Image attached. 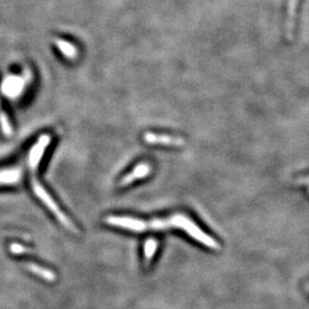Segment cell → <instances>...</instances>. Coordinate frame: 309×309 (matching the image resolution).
I'll return each instance as SVG.
<instances>
[{
    "instance_id": "obj_1",
    "label": "cell",
    "mask_w": 309,
    "mask_h": 309,
    "mask_svg": "<svg viewBox=\"0 0 309 309\" xmlns=\"http://www.w3.org/2000/svg\"><path fill=\"white\" fill-rule=\"evenodd\" d=\"M105 222L107 225L123 228V229L131 230V231H146V230H165L168 228H179L183 231H186L191 238L196 239L199 243L204 244L210 249L219 250L220 245L218 242L206 234L200 228L196 225V223L190 220L187 216L183 214H177V216H172L168 219H155L151 221H143L140 219H134L131 217H117V216H110L105 219Z\"/></svg>"
},
{
    "instance_id": "obj_2",
    "label": "cell",
    "mask_w": 309,
    "mask_h": 309,
    "mask_svg": "<svg viewBox=\"0 0 309 309\" xmlns=\"http://www.w3.org/2000/svg\"><path fill=\"white\" fill-rule=\"evenodd\" d=\"M52 142V136L51 134H42L38 138V140L36 141L32 147L30 148L26 155V167L29 169V176H30V183L32 187L33 194L38 197V199L46 206L48 211L54 216L60 223H62L65 228H68L71 231H77L76 229L75 223L70 220L68 216L62 211L61 208L57 205L54 198L49 195V192L45 189V187L40 183L38 180V167L40 165V162L44 158L45 152L48 146Z\"/></svg>"
},
{
    "instance_id": "obj_3",
    "label": "cell",
    "mask_w": 309,
    "mask_h": 309,
    "mask_svg": "<svg viewBox=\"0 0 309 309\" xmlns=\"http://www.w3.org/2000/svg\"><path fill=\"white\" fill-rule=\"evenodd\" d=\"M143 140L149 145H160L168 147H183L186 145V141L182 138L167 135V134H157L147 132L143 134Z\"/></svg>"
},
{
    "instance_id": "obj_4",
    "label": "cell",
    "mask_w": 309,
    "mask_h": 309,
    "mask_svg": "<svg viewBox=\"0 0 309 309\" xmlns=\"http://www.w3.org/2000/svg\"><path fill=\"white\" fill-rule=\"evenodd\" d=\"M23 179V168L21 165L0 167V186H17Z\"/></svg>"
},
{
    "instance_id": "obj_5",
    "label": "cell",
    "mask_w": 309,
    "mask_h": 309,
    "mask_svg": "<svg viewBox=\"0 0 309 309\" xmlns=\"http://www.w3.org/2000/svg\"><path fill=\"white\" fill-rule=\"evenodd\" d=\"M150 172H151V166L149 164H147V163L139 164L138 166H135L132 169V172L126 174V176H125L122 180H120L119 186L120 187L129 186L134 181L140 180V179L148 177L150 174Z\"/></svg>"
},
{
    "instance_id": "obj_6",
    "label": "cell",
    "mask_w": 309,
    "mask_h": 309,
    "mask_svg": "<svg viewBox=\"0 0 309 309\" xmlns=\"http://www.w3.org/2000/svg\"><path fill=\"white\" fill-rule=\"evenodd\" d=\"M298 0H289L288 4V20H286V35L290 40L293 39L295 12H297Z\"/></svg>"
},
{
    "instance_id": "obj_7",
    "label": "cell",
    "mask_w": 309,
    "mask_h": 309,
    "mask_svg": "<svg viewBox=\"0 0 309 309\" xmlns=\"http://www.w3.org/2000/svg\"><path fill=\"white\" fill-rule=\"evenodd\" d=\"M26 268H28L31 272H33L35 275L42 277V279L46 280V281L52 282V281L56 280V275L54 274V272L51 271L49 269H46V268H44V267H40L39 265H37V263H32V262L26 263Z\"/></svg>"
},
{
    "instance_id": "obj_8",
    "label": "cell",
    "mask_w": 309,
    "mask_h": 309,
    "mask_svg": "<svg viewBox=\"0 0 309 309\" xmlns=\"http://www.w3.org/2000/svg\"><path fill=\"white\" fill-rule=\"evenodd\" d=\"M56 47L60 49V52L68 59H76L77 57V48H76L75 45L70 44L69 42L63 39H56L55 40Z\"/></svg>"
},
{
    "instance_id": "obj_9",
    "label": "cell",
    "mask_w": 309,
    "mask_h": 309,
    "mask_svg": "<svg viewBox=\"0 0 309 309\" xmlns=\"http://www.w3.org/2000/svg\"><path fill=\"white\" fill-rule=\"evenodd\" d=\"M23 79L13 77L11 80H5L3 84V91L5 92L7 95H16L20 89L23 86Z\"/></svg>"
},
{
    "instance_id": "obj_10",
    "label": "cell",
    "mask_w": 309,
    "mask_h": 309,
    "mask_svg": "<svg viewBox=\"0 0 309 309\" xmlns=\"http://www.w3.org/2000/svg\"><path fill=\"white\" fill-rule=\"evenodd\" d=\"M0 127H2L3 133L7 136H10L11 134L13 133V128H12L10 117L7 116L6 111L4 110V107L2 105V102H0Z\"/></svg>"
},
{
    "instance_id": "obj_11",
    "label": "cell",
    "mask_w": 309,
    "mask_h": 309,
    "mask_svg": "<svg viewBox=\"0 0 309 309\" xmlns=\"http://www.w3.org/2000/svg\"><path fill=\"white\" fill-rule=\"evenodd\" d=\"M157 241L154 238H149L145 242V246H143V250H145V260L146 265H149L151 259L154 258V254L157 250Z\"/></svg>"
},
{
    "instance_id": "obj_12",
    "label": "cell",
    "mask_w": 309,
    "mask_h": 309,
    "mask_svg": "<svg viewBox=\"0 0 309 309\" xmlns=\"http://www.w3.org/2000/svg\"><path fill=\"white\" fill-rule=\"evenodd\" d=\"M11 251L14 254H22L23 252H28V249L24 248L23 245H20V244H13L11 246Z\"/></svg>"
},
{
    "instance_id": "obj_13",
    "label": "cell",
    "mask_w": 309,
    "mask_h": 309,
    "mask_svg": "<svg viewBox=\"0 0 309 309\" xmlns=\"http://www.w3.org/2000/svg\"><path fill=\"white\" fill-rule=\"evenodd\" d=\"M297 183H303V185H309V177L308 178L299 179V180L297 181Z\"/></svg>"
}]
</instances>
